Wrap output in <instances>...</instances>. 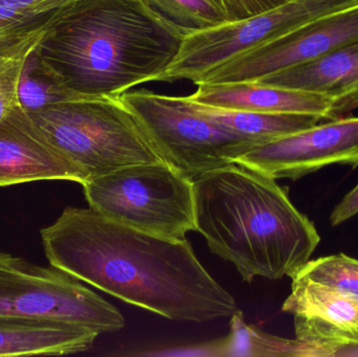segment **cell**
<instances>
[{
    "mask_svg": "<svg viewBox=\"0 0 358 357\" xmlns=\"http://www.w3.org/2000/svg\"><path fill=\"white\" fill-rule=\"evenodd\" d=\"M40 236L52 268L169 320L206 323L239 310L187 240L149 234L90 207H73Z\"/></svg>",
    "mask_w": 358,
    "mask_h": 357,
    "instance_id": "obj_1",
    "label": "cell"
},
{
    "mask_svg": "<svg viewBox=\"0 0 358 357\" xmlns=\"http://www.w3.org/2000/svg\"><path fill=\"white\" fill-rule=\"evenodd\" d=\"M185 35L143 0H76L37 48L71 89L117 98L166 82Z\"/></svg>",
    "mask_w": 358,
    "mask_h": 357,
    "instance_id": "obj_2",
    "label": "cell"
},
{
    "mask_svg": "<svg viewBox=\"0 0 358 357\" xmlns=\"http://www.w3.org/2000/svg\"><path fill=\"white\" fill-rule=\"evenodd\" d=\"M196 232L243 281L294 278L321 237L275 178L231 163L194 180Z\"/></svg>",
    "mask_w": 358,
    "mask_h": 357,
    "instance_id": "obj_3",
    "label": "cell"
},
{
    "mask_svg": "<svg viewBox=\"0 0 358 357\" xmlns=\"http://www.w3.org/2000/svg\"><path fill=\"white\" fill-rule=\"evenodd\" d=\"M29 115L85 182L130 166L168 163L120 96L61 103Z\"/></svg>",
    "mask_w": 358,
    "mask_h": 357,
    "instance_id": "obj_4",
    "label": "cell"
},
{
    "mask_svg": "<svg viewBox=\"0 0 358 357\" xmlns=\"http://www.w3.org/2000/svg\"><path fill=\"white\" fill-rule=\"evenodd\" d=\"M82 187L90 209L109 219L172 240L196 231L194 180L170 163L122 168Z\"/></svg>",
    "mask_w": 358,
    "mask_h": 357,
    "instance_id": "obj_5",
    "label": "cell"
},
{
    "mask_svg": "<svg viewBox=\"0 0 358 357\" xmlns=\"http://www.w3.org/2000/svg\"><path fill=\"white\" fill-rule=\"evenodd\" d=\"M134 113L170 165L196 180L235 163L256 147L198 113L185 96L152 90H129L120 96Z\"/></svg>",
    "mask_w": 358,
    "mask_h": 357,
    "instance_id": "obj_6",
    "label": "cell"
},
{
    "mask_svg": "<svg viewBox=\"0 0 358 357\" xmlns=\"http://www.w3.org/2000/svg\"><path fill=\"white\" fill-rule=\"evenodd\" d=\"M14 318L66 321L100 335L125 327L121 312L81 281L0 251V319Z\"/></svg>",
    "mask_w": 358,
    "mask_h": 357,
    "instance_id": "obj_7",
    "label": "cell"
},
{
    "mask_svg": "<svg viewBox=\"0 0 358 357\" xmlns=\"http://www.w3.org/2000/svg\"><path fill=\"white\" fill-rule=\"evenodd\" d=\"M358 0H294L248 18L229 20L183 38L178 56L166 73V82L199 83L231 59L256 50L302 25L350 6Z\"/></svg>",
    "mask_w": 358,
    "mask_h": 357,
    "instance_id": "obj_8",
    "label": "cell"
},
{
    "mask_svg": "<svg viewBox=\"0 0 358 357\" xmlns=\"http://www.w3.org/2000/svg\"><path fill=\"white\" fill-rule=\"evenodd\" d=\"M357 41L358 4L320 17L244 52L210 71L197 84L255 82Z\"/></svg>",
    "mask_w": 358,
    "mask_h": 357,
    "instance_id": "obj_9",
    "label": "cell"
},
{
    "mask_svg": "<svg viewBox=\"0 0 358 357\" xmlns=\"http://www.w3.org/2000/svg\"><path fill=\"white\" fill-rule=\"evenodd\" d=\"M236 163L269 177L299 180L330 165L358 166V117L330 119L254 147Z\"/></svg>",
    "mask_w": 358,
    "mask_h": 357,
    "instance_id": "obj_10",
    "label": "cell"
},
{
    "mask_svg": "<svg viewBox=\"0 0 358 357\" xmlns=\"http://www.w3.org/2000/svg\"><path fill=\"white\" fill-rule=\"evenodd\" d=\"M48 180L81 186L86 182L81 170L18 104L0 121V187Z\"/></svg>",
    "mask_w": 358,
    "mask_h": 357,
    "instance_id": "obj_11",
    "label": "cell"
},
{
    "mask_svg": "<svg viewBox=\"0 0 358 357\" xmlns=\"http://www.w3.org/2000/svg\"><path fill=\"white\" fill-rule=\"evenodd\" d=\"M282 310L294 316L296 339L329 356L358 346V299L308 279L292 278Z\"/></svg>",
    "mask_w": 358,
    "mask_h": 357,
    "instance_id": "obj_12",
    "label": "cell"
},
{
    "mask_svg": "<svg viewBox=\"0 0 358 357\" xmlns=\"http://www.w3.org/2000/svg\"><path fill=\"white\" fill-rule=\"evenodd\" d=\"M255 82L327 96L331 119H342L358 108V41Z\"/></svg>",
    "mask_w": 358,
    "mask_h": 357,
    "instance_id": "obj_13",
    "label": "cell"
},
{
    "mask_svg": "<svg viewBox=\"0 0 358 357\" xmlns=\"http://www.w3.org/2000/svg\"><path fill=\"white\" fill-rule=\"evenodd\" d=\"M189 96L208 106L264 113H299L331 119L334 103L327 96L302 90L264 85L258 82L197 84Z\"/></svg>",
    "mask_w": 358,
    "mask_h": 357,
    "instance_id": "obj_14",
    "label": "cell"
},
{
    "mask_svg": "<svg viewBox=\"0 0 358 357\" xmlns=\"http://www.w3.org/2000/svg\"><path fill=\"white\" fill-rule=\"evenodd\" d=\"M100 333L52 319H0V357L69 356L92 349Z\"/></svg>",
    "mask_w": 358,
    "mask_h": 357,
    "instance_id": "obj_15",
    "label": "cell"
},
{
    "mask_svg": "<svg viewBox=\"0 0 358 357\" xmlns=\"http://www.w3.org/2000/svg\"><path fill=\"white\" fill-rule=\"evenodd\" d=\"M200 115L225 129L259 145L302 131L322 121L321 117L299 113H264L236 110L200 104L185 96Z\"/></svg>",
    "mask_w": 358,
    "mask_h": 357,
    "instance_id": "obj_16",
    "label": "cell"
},
{
    "mask_svg": "<svg viewBox=\"0 0 358 357\" xmlns=\"http://www.w3.org/2000/svg\"><path fill=\"white\" fill-rule=\"evenodd\" d=\"M37 46L27 56L19 80L18 102L25 111L34 113L52 105L94 98L71 89L62 75L44 60Z\"/></svg>",
    "mask_w": 358,
    "mask_h": 357,
    "instance_id": "obj_17",
    "label": "cell"
},
{
    "mask_svg": "<svg viewBox=\"0 0 358 357\" xmlns=\"http://www.w3.org/2000/svg\"><path fill=\"white\" fill-rule=\"evenodd\" d=\"M229 357H324L327 352L300 340H288L269 335L248 324L237 310L231 316Z\"/></svg>",
    "mask_w": 358,
    "mask_h": 357,
    "instance_id": "obj_18",
    "label": "cell"
},
{
    "mask_svg": "<svg viewBox=\"0 0 358 357\" xmlns=\"http://www.w3.org/2000/svg\"><path fill=\"white\" fill-rule=\"evenodd\" d=\"M76 0H0V41L52 29Z\"/></svg>",
    "mask_w": 358,
    "mask_h": 357,
    "instance_id": "obj_19",
    "label": "cell"
},
{
    "mask_svg": "<svg viewBox=\"0 0 358 357\" xmlns=\"http://www.w3.org/2000/svg\"><path fill=\"white\" fill-rule=\"evenodd\" d=\"M50 29L0 41V121L19 104L18 86L23 65Z\"/></svg>",
    "mask_w": 358,
    "mask_h": 357,
    "instance_id": "obj_20",
    "label": "cell"
},
{
    "mask_svg": "<svg viewBox=\"0 0 358 357\" xmlns=\"http://www.w3.org/2000/svg\"><path fill=\"white\" fill-rule=\"evenodd\" d=\"M149 8L185 33L208 29L229 21L215 0H143Z\"/></svg>",
    "mask_w": 358,
    "mask_h": 357,
    "instance_id": "obj_21",
    "label": "cell"
},
{
    "mask_svg": "<svg viewBox=\"0 0 358 357\" xmlns=\"http://www.w3.org/2000/svg\"><path fill=\"white\" fill-rule=\"evenodd\" d=\"M294 277L308 279L358 299V260L345 254L309 260Z\"/></svg>",
    "mask_w": 358,
    "mask_h": 357,
    "instance_id": "obj_22",
    "label": "cell"
},
{
    "mask_svg": "<svg viewBox=\"0 0 358 357\" xmlns=\"http://www.w3.org/2000/svg\"><path fill=\"white\" fill-rule=\"evenodd\" d=\"M229 337L206 343L193 345L178 346V347L164 348L152 350L150 352L134 354L136 356L153 357H229Z\"/></svg>",
    "mask_w": 358,
    "mask_h": 357,
    "instance_id": "obj_23",
    "label": "cell"
},
{
    "mask_svg": "<svg viewBox=\"0 0 358 357\" xmlns=\"http://www.w3.org/2000/svg\"><path fill=\"white\" fill-rule=\"evenodd\" d=\"M229 20L248 18L279 8L294 0H224Z\"/></svg>",
    "mask_w": 358,
    "mask_h": 357,
    "instance_id": "obj_24",
    "label": "cell"
},
{
    "mask_svg": "<svg viewBox=\"0 0 358 357\" xmlns=\"http://www.w3.org/2000/svg\"><path fill=\"white\" fill-rule=\"evenodd\" d=\"M358 214V184L353 190H351L343 201L336 205V209L330 216V222L332 226L344 224L350 218L355 217Z\"/></svg>",
    "mask_w": 358,
    "mask_h": 357,
    "instance_id": "obj_25",
    "label": "cell"
},
{
    "mask_svg": "<svg viewBox=\"0 0 358 357\" xmlns=\"http://www.w3.org/2000/svg\"><path fill=\"white\" fill-rule=\"evenodd\" d=\"M215 1L217 2V3L219 4V6H221V8H223V10H225V13H227V6H225V1L224 0H215ZM229 17V16H227Z\"/></svg>",
    "mask_w": 358,
    "mask_h": 357,
    "instance_id": "obj_26",
    "label": "cell"
}]
</instances>
